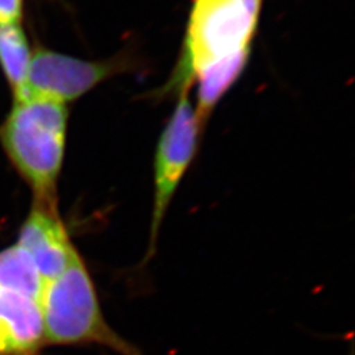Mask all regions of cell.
I'll list each match as a JSON object with an SVG mask.
<instances>
[{"mask_svg":"<svg viewBox=\"0 0 355 355\" xmlns=\"http://www.w3.org/2000/svg\"><path fill=\"white\" fill-rule=\"evenodd\" d=\"M44 345V320L37 300L0 290V355H36Z\"/></svg>","mask_w":355,"mask_h":355,"instance_id":"52a82bcc","label":"cell"},{"mask_svg":"<svg viewBox=\"0 0 355 355\" xmlns=\"http://www.w3.org/2000/svg\"><path fill=\"white\" fill-rule=\"evenodd\" d=\"M69 110L41 96L15 99L0 127L8 159L35 193V202L57 207V184L64 165Z\"/></svg>","mask_w":355,"mask_h":355,"instance_id":"6da1fadb","label":"cell"},{"mask_svg":"<svg viewBox=\"0 0 355 355\" xmlns=\"http://www.w3.org/2000/svg\"><path fill=\"white\" fill-rule=\"evenodd\" d=\"M45 282L32 258L19 245L0 252V290L17 292L40 303Z\"/></svg>","mask_w":355,"mask_h":355,"instance_id":"30bf717a","label":"cell"},{"mask_svg":"<svg viewBox=\"0 0 355 355\" xmlns=\"http://www.w3.org/2000/svg\"><path fill=\"white\" fill-rule=\"evenodd\" d=\"M135 67V58L124 53L104 61H87L37 45L32 51L21 98L41 96L62 104L74 102L103 82Z\"/></svg>","mask_w":355,"mask_h":355,"instance_id":"5b68a950","label":"cell"},{"mask_svg":"<svg viewBox=\"0 0 355 355\" xmlns=\"http://www.w3.org/2000/svg\"><path fill=\"white\" fill-rule=\"evenodd\" d=\"M249 54L250 49L221 58L205 66L195 78L198 83V105L195 112L203 130L216 105L241 76L249 61Z\"/></svg>","mask_w":355,"mask_h":355,"instance_id":"ba28073f","label":"cell"},{"mask_svg":"<svg viewBox=\"0 0 355 355\" xmlns=\"http://www.w3.org/2000/svg\"><path fill=\"white\" fill-rule=\"evenodd\" d=\"M24 0H0V24H21Z\"/></svg>","mask_w":355,"mask_h":355,"instance_id":"8fae6325","label":"cell"},{"mask_svg":"<svg viewBox=\"0 0 355 355\" xmlns=\"http://www.w3.org/2000/svg\"><path fill=\"white\" fill-rule=\"evenodd\" d=\"M262 0H195L184 51L162 92L187 94L205 66L250 49Z\"/></svg>","mask_w":355,"mask_h":355,"instance_id":"3957f363","label":"cell"},{"mask_svg":"<svg viewBox=\"0 0 355 355\" xmlns=\"http://www.w3.org/2000/svg\"><path fill=\"white\" fill-rule=\"evenodd\" d=\"M40 305L45 343L96 345L117 355H145L107 321L94 280L79 253L60 277L45 284Z\"/></svg>","mask_w":355,"mask_h":355,"instance_id":"7a4b0ae2","label":"cell"},{"mask_svg":"<svg viewBox=\"0 0 355 355\" xmlns=\"http://www.w3.org/2000/svg\"><path fill=\"white\" fill-rule=\"evenodd\" d=\"M203 132L189 95H179L177 105L159 135L154 154V193L146 261L155 254L165 216L182 179L198 154Z\"/></svg>","mask_w":355,"mask_h":355,"instance_id":"277c9868","label":"cell"},{"mask_svg":"<svg viewBox=\"0 0 355 355\" xmlns=\"http://www.w3.org/2000/svg\"><path fill=\"white\" fill-rule=\"evenodd\" d=\"M17 245L32 258L45 284L60 277L79 253L58 208L36 202L19 232Z\"/></svg>","mask_w":355,"mask_h":355,"instance_id":"8992f818","label":"cell"},{"mask_svg":"<svg viewBox=\"0 0 355 355\" xmlns=\"http://www.w3.org/2000/svg\"><path fill=\"white\" fill-rule=\"evenodd\" d=\"M32 48L21 24H0V69L13 98H21L32 60Z\"/></svg>","mask_w":355,"mask_h":355,"instance_id":"9c48e42d","label":"cell"}]
</instances>
